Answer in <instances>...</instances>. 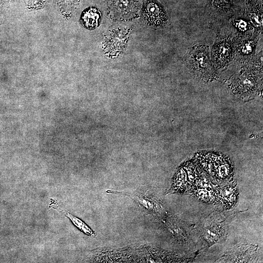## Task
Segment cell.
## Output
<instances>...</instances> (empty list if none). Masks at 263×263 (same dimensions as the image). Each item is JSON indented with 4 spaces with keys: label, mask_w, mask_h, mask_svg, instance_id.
<instances>
[{
    "label": "cell",
    "mask_w": 263,
    "mask_h": 263,
    "mask_svg": "<svg viewBox=\"0 0 263 263\" xmlns=\"http://www.w3.org/2000/svg\"><path fill=\"white\" fill-rule=\"evenodd\" d=\"M106 192L129 197L147 213L160 220L166 216L167 210L159 196L153 190L144 186L130 191L107 189Z\"/></svg>",
    "instance_id": "6da1fadb"
},
{
    "label": "cell",
    "mask_w": 263,
    "mask_h": 263,
    "mask_svg": "<svg viewBox=\"0 0 263 263\" xmlns=\"http://www.w3.org/2000/svg\"><path fill=\"white\" fill-rule=\"evenodd\" d=\"M207 51L205 47L195 46L188 52L186 57L187 65L190 71L196 76L206 81L213 79L215 76Z\"/></svg>",
    "instance_id": "7a4b0ae2"
},
{
    "label": "cell",
    "mask_w": 263,
    "mask_h": 263,
    "mask_svg": "<svg viewBox=\"0 0 263 263\" xmlns=\"http://www.w3.org/2000/svg\"><path fill=\"white\" fill-rule=\"evenodd\" d=\"M199 163L202 168L218 181L229 180L233 173L230 161L222 155L207 154L201 158Z\"/></svg>",
    "instance_id": "3957f363"
},
{
    "label": "cell",
    "mask_w": 263,
    "mask_h": 263,
    "mask_svg": "<svg viewBox=\"0 0 263 263\" xmlns=\"http://www.w3.org/2000/svg\"><path fill=\"white\" fill-rule=\"evenodd\" d=\"M200 178L196 167L187 163L177 171L171 190L174 193H184L191 190Z\"/></svg>",
    "instance_id": "277c9868"
},
{
    "label": "cell",
    "mask_w": 263,
    "mask_h": 263,
    "mask_svg": "<svg viewBox=\"0 0 263 263\" xmlns=\"http://www.w3.org/2000/svg\"><path fill=\"white\" fill-rule=\"evenodd\" d=\"M140 5V0H109L108 2L112 15L119 19H127L135 16Z\"/></svg>",
    "instance_id": "5b68a950"
},
{
    "label": "cell",
    "mask_w": 263,
    "mask_h": 263,
    "mask_svg": "<svg viewBox=\"0 0 263 263\" xmlns=\"http://www.w3.org/2000/svg\"><path fill=\"white\" fill-rule=\"evenodd\" d=\"M142 14L144 20L152 26H162L168 19L163 7L156 0H144Z\"/></svg>",
    "instance_id": "8992f818"
},
{
    "label": "cell",
    "mask_w": 263,
    "mask_h": 263,
    "mask_svg": "<svg viewBox=\"0 0 263 263\" xmlns=\"http://www.w3.org/2000/svg\"><path fill=\"white\" fill-rule=\"evenodd\" d=\"M196 198L207 202H215L219 200L220 189L217 190L209 181L201 178L191 189Z\"/></svg>",
    "instance_id": "52a82bcc"
},
{
    "label": "cell",
    "mask_w": 263,
    "mask_h": 263,
    "mask_svg": "<svg viewBox=\"0 0 263 263\" xmlns=\"http://www.w3.org/2000/svg\"><path fill=\"white\" fill-rule=\"evenodd\" d=\"M127 30L119 29L111 34L106 38L105 45L108 51L111 53H117L124 48L128 37Z\"/></svg>",
    "instance_id": "ba28073f"
},
{
    "label": "cell",
    "mask_w": 263,
    "mask_h": 263,
    "mask_svg": "<svg viewBox=\"0 0 263 263\" xmlns=\"http://www.w3.org/2000/svg\"><path fill=\"white\" fill-rule=\"evenodd\" d=\"M225 226L221 222H212L206 226L203 233V237L208 244L218 242L224 236Z\"/></svg>",
    "instance_id": "9c48e42d"
},
{
    "label": "cell",
    "mask_w": 263,
    "mask_h": 263,
    "mask_svg": "<svg viewBox=\"0 0 263 263\" xmlns=\"http://www.w3.org/2000/svg\"><path fill=\"white\" fill-rule=\"evenodd\" d=\"M238 194L236 184H229L225 186L220 191L219 200L226 208H231L236 204Z\"/></svg>",
    "instance_id": "30bf717a"
},
{
    "label": "cell",
    "mask_w": 263,
    "mask_h": 263,
    "mask_svg": "<svg viewBox=\"0 0 263 263\" xmlns=\"http://www.w3.org/2000/svg\"><path fill=\"white\" fill-rule=\"evenodd\" d=\"M167 224V229L169 230L170 235L175 237L176 239L182 243H185L188 240L189 230L188 226L185 225L183 223L179 222L178 220L172 221Z\"/></svg>",
    "instance_id": "8fae6325"
},
{
    "label": "cell",
    "mask_w": 263,
    "mask_h": 263,
    "mask_svg": "<svg viewBox=\"0 0 263 263\" xmlns=\"http://www.w3.org/2000/svg\"><path fill=\"white\" fill-rule=\"evenodd\" d=\"M99 17V12L95 9L92 8L84 13L82 19L85 26L93 28L97 25Z\"/></svg>",
    "instance_id": "7c38bea8"
},
{
    "label": "cell",
    "mask_w": 263,
    "mask_h": 263,
    "mask_svg": "<svg viewBox=\"0 0 263 263\" xmlns=\"http://www.w3.org/2000/svg\"><path fill=\"white\" fill-rule=\"evenodd\" d=\"M66 215L71 220L73 224L83 233L91 237H93L95 235V232L81 220L69 213Z\"/></svg>",
    "instance_id": "4fadbf2b"
},
{
    "label": "cell",
    "mask_w": 263,
    "mask_h": 263,
    "mask_svg": "<svg viewBox=\"0 0 263 263\" xmlns=\"http://www.w3.org/2000/svg\"><path fill=\"white\" fill-rule=\"evenodd\" d=\"M215 55L219 62L223 63L224 60L226 59V57L229 56L230 53V46L227 43H223L217 46Z\"/></svg>",
    "instance_id": "5bb4252c"
},
{
    "label": "cell",
    "mask_w": 263,
    "mask_h": 263,
    "mask_svg": "<svg viewBox=\"0 0 263 263\" xmlns=\"http://www.w3.org/2000/svg\"><path fill=\"white\" fill-rule=\"evenodd\" d=\"M216 3L220 7H225L229 6L230 4L231 0H215Z\"/></svg>",
    "instance_id": "9a60e30c"
},
{
    "label": "cell",
    "mask_w": 263,
    "mask_h": 263,
    "mask_svg": "<svg viewBox=\"0 0 263 263\" xmlns=\"http://www.w3.org/2000/svg\"><path fill=\"white\" fill-rule=\"evenodd\" d=\"M252 45H251V43H246L244 44L242 47V51L243 53H249L252 50Z\"/></svg>",
    "instance_id": "2e32d148"
},
{
    "label": "cell",
    "mask_w": 263,
    "mask_h": 263,
    "mask_svg": "<svg viewBox=\"0 0 263 263\" xmlns=\"http://www.w3.org/2000/svg\"><path fill=\"white\" fill-rule=\"evenodd\" d=\"M64 1V2H65V4L69 5L70 6L72 7L74 5H75L78 0H62Z\"/></svg>",
    "instance_id": "e0dca14e"
},
{
    "label": "cell",
    "mask_w": 263,
    "mask_h": 263,
    "mask_svg": "<svg viewBox=\"0 0 263 263\" xmlns=\"http://www.w3.org/2000/svg\"><path fill=\"white\" fill-rule=\"evenodd\" d=\"M246 23L244 21H241L238 24V27L239 28L241 29H244L246 27Z\"/></svg>",
    "instance_id": "ac0fdd59"
}]
</instances>
